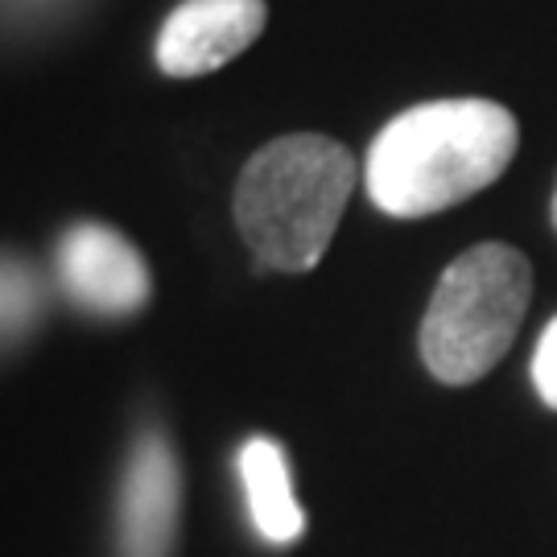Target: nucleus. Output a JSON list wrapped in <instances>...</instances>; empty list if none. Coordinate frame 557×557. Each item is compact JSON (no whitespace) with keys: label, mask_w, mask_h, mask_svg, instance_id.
<instances>
[{"label":"nucleus","mask_w":557,"mask_h":557,"mask_svg":"<svg viewBox=\"0 0 557 557\" xmlns=\"http://www.w3.org/2000/svg\"><path fill=\"white\" fill-rule=\"evenodd\" d=\"M517 145V116L496 100L418 103L380 128L363 182L384 215L421 220L499 182Z\"/></svg>","instance_id":"obj_1"},{"label":"nucleus","mask_w":557,"mask_h":557,"mask_svg":"<svg viewBox=\"0 0 557 557\" xmlns=\"http://www.w3.org/2000/svg\"><path fill=\"white\" fill-rule=\"evenodd\" d=\"M356 190V161L331 137L298 133L269 140L244 165L236 186V223L264 269H314Z\"/></svg>","instance_id":"obj_2"},{"label":"nucleus","mask_w":557,"mask_h":557,"mask_svg":"<svg viewBox=\"0 0 557 557\" xmlns=\"http://www.w3.org/2000/svg\"><path fill=\"white\" fill-rule=\"evenodd\" d=\"M533 298V269L508 244H475L442 273L421 322V359L442 384H475L508 356Z\"/></svg>","instance_id":"obj_3"},{"label":"nucleus","mask_w":557,"mask_h":557,"mask_svg":"<svg viewBox=\"0 0 557 557\" xmlns=\"http://www.w3.org/2000/svg\"><path fill=\"white\" fill-rule=\"evenodd\" d=\"M182 471L170 442L161 434H140L128 455L120 483V557H170L178 541Z\"/></svg>","instance_id":"obj_4"},{"label":"nucleus","mask_w":557,"mask_h":557,"mask_svg":"<svg viewBox=\"0 0 557 557\" xmlns=\"http://www.w3.org/2000/svg\"><path fill=\"white\" fill-rule=\"evenodd\" d=\"M264 0H182L158 34V66L174 79L211 75L264 29Z\"/></svg>","instance_id":"obj_5"},{"label":"nucleus","mask_w":557,"mask_h":557,"mask_svg":"<svg viewBox=\"0 0 557 557\" xmlns=\"http://www.w3.org/2000/svg\"><path fill=\"white\" fill-rule=\"evenodd\" d=\"M59 281L96 314H133L149 301V269L140 252L100 223H79L59 239Z\"/></svg>","instance_id":"obj_6"},{"label":"nucleus","mask_w":557,"mask_h":557,"mask_svg":"<svg viewBox=\"0 0 557 557\" xmlns=\"http://www.w3.org/2000/svg\"><path fill=\"white\" fill-rule=\"evenodd\" d=\"M239 483L248 499V517L269 545H294L306 533V512L294 496L289 458L273 438H248L239 446Z\"/></svg>","instance_id":"obj_7"},{"label":"nucleus","mask_w":557,"mask_h":557,"mask_svg":"<svg viewBox=\"0 0 557 557\" xmlns=\"http://www.w3.org/2000/svg\"><path fill=\"white\" fill-rule=\"evenodd\" d=\"M41 310V285L38 277L17 264V260L0 257V343L21 338L29 331V322Z\"/></svg>","instance_id":"obj_8"},{"label":"nucleus","mask_w":557,"mask_h":557,"mask_svg":"<svg viewBox=\"0 0 557 557\" xmlns=\"http://www.w3.org/2000/svg\"><path fill=\"white\" fill-rule=\"evenodd\" d=\"M533 388L549 409H557V314L545 322L537 351H533Z\"/></svg>","instance_id":"obj_9"},{"label":"nucleus","mask_w":557,"mask_h":557,"mask_svg":"<svg viewBox=\"0 0 557 557\" xmlns=\"http://www.w3.org/2000/svg\"><path fill=\"white\" fill-rule=\"evenodd\" d=\"M13 4H21V9H41V4H50V0H13Z\"/></svg>","instance_id":"obj_10"},{"label":"nucleus","mask_w":557,"mask_h":557,"mask_svg":"<svg viewBox=\"0 0 557 557\" xmlns=\"http://www.w3.org/2000/svg\"><path fill=\"white\" fill-rule=\"evenodd\" d=\"M554 227H557V195H554Z\"/></svg>","instance_id":"obj_11"}]
</instances>
